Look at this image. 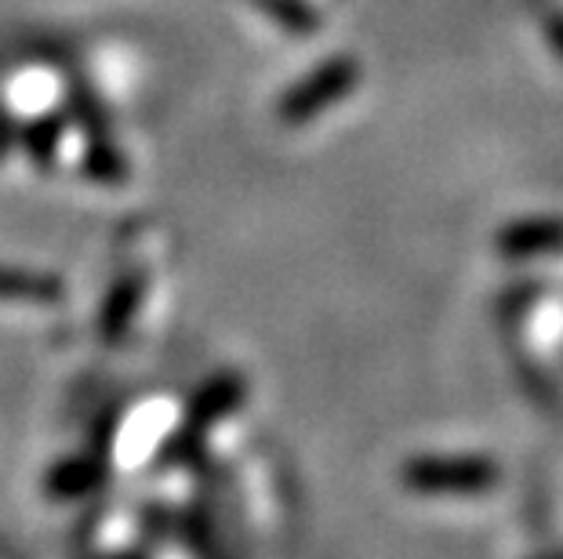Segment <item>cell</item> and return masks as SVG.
<instances>
[{
  "label": "cell",
  "instance_id": "6da1fadb",
  "mask_svg": "<svg viewBox=\"0 0 563 559\" xmlns=\"http://www.w3.org/2000/svg\"><path fill=\"white\" fill-rule=\"evenodd\" d=\"M356 85H361V63H356L353 55H334L284 94L277 102V121L291 127L313 121L328 105L342 102L345 94H353Z\"/></svg>",
  "mask_w": 563,
  "mask_h": 559
},
{
  "label": "cell",
  "instance_id": "7a4b0ae2",
  "mask_svg": "<svg viewBox=\"0 0 563 559\" xmlns=\"http://www.w3.org/2000/svg\"><path fill=\"white\" fill-rule=\"evenodd\" d=\"M404 483L418 494H484L498 483V469L484 458H415Z\"/></svg>",
  "mask_w": 563,
  "mask_h": 559
},
{
  "label": "cell",
  "instance_id": "3957f363",
  "mask_svg": "<svg viewBox=\"0 0 563 559\" xmlns=\"http://www.w3.org/2000/svg\"><path fill=\"white\" fill-rule=\"evenodd\" d=\"M69 99H74V113L80 116V124L91 138L88 142V175H95L99 182H124L128 164L113 146L110 121H106V113H102L99 94L84 85V80H77L74 91H69Z\"/></svg>",
  "mask_w": 563,
  "mask_h": 559
},
{
  "label": "cell",
  "instance_id": "277c9868",
  "mask_svg": "<svg viewBox=\"0 0 563 559\" xmlns=\"http://www.w3.org/2000/svg\"><path fill=\"white\" fill-rule=\"evenodd\" d=\"M244 396V382L233 374H222V378H211L208 385H203L200 400L194 403V411H189V418L183 422V429H178L175 444L167 447V458H186L194 444L203 439V429H208L211 422H219L222 414H230L236 403Z\"/></svg>",
  "mask_w": 563,
  "mask_h": 559
},
{
  "label": "cell",
  "instance_id": "5b68a950",
  "mask_svg": "<svg viewBox=\"0 0 563 559\" xmlns=\"http://www.w3.org/2000/svg\"><path fill=\"white\" fill-rule=\"evenodd\" d=\"M498 244L506 255L553 251V247L563 244V225H556V222H520V225H509Z\"/></svg>",
  "mask_w": 563,
  "mask_h": 559
},
{
  "label": "cell",
  "instance_id": "8992f818",
  "mask_svg": "<svg viewBox=\"0 0 563 559\" xmlns=\"http://www.w3.org/2000/svg\"><path fill=\"white\" fill-rule=\"evenodd\" d=\"M0 299L55 302V299H63V288H58V280H52V277H41V272L0 269Z\"/></svg>",
  "mask_w": 563,
  "mask_h": 559
},
{
  "label": "cell",
  "instance_id": "52a82bcc",
  "mask_svg": "<svg viewBox=\"0 0 563 559\" xmlns=\"http://www.w3.org/2000/svg\"><path fill=\"white\" fill-rule=\"evenodd\" d=\"M255 4L266 11L277 26L298 33V37H309V33L320 30V15L306 4V0H255Z\"/></svg>",
  "mask_w": 563,
  "mask_h": 559
},
{
  "label": "cell",
  "instance_id": "ba28073f",
  "mask_svg": "<svg viewBox=\"0 0 563 559\" xmlns=\"http://www.w3.org/2000/svg\"><path fill=\"white\" fill-rule=\"evenodd\" d=\"M142 299V280H121L113 288L110 294V302H106V313H102V327H106V335H121L124 324H128V316H131V309L139 305Z\"/></svg>",
  "mask_w": 563,
  "mask_h": 559
},
{
  "label": "cell",
  "instance_id": "9c48e42d",
  "mask_svg": "<svg viewBox=\"0 0 563 559\" xmlns=\"http://www.w3.org/2000/svg\"><path fill=\"white\" fill-rule=\"evenodd\" d=\"M58 135H63V116H44V121L26 127V149L41 168H47V164L55 160Z\"/></svg>",
  "mask_w": 563,
  "mask_h": 559
},
{
  "label": "cell",
  "instance_id": "30bf717a",
  "mask_svg": "<svg viewBox=\"0 0 563 559\" xmlns=\"http://www.w3.org/2000/svg\"><path fill=\"white\" fill-rule=\"evenodd\" d=\"M8 146H11V116L4 105H0V157L8 153Z\"/></svg>",
  "mask_w": 563,
  "mask_h": 559
}]
</instances>
